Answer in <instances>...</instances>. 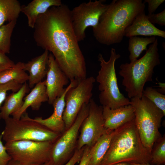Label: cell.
Segmentation results:
<instances>
[{
	"mask_svg": "<svg viewBox=\"0 0 165 165\" xmlns=\"http://www.w3.org/2000/svg\"><path fill=\"white\" fill-rule=\"evenodd\" d=\"M49 54V52L45 50L41 55L24 64V70L29 73L28 81L30 88L41 82L46 75Z\"/></svg>",
	"mask_w": 165,
	"mask_h": 165,
	"instance_id": "ac0fdd59",
	"label": "cell"
},
{
	"mask_svg": "<svg viewBox=\"0 0 165 165\" xmlns=\"http://www.w3.org/2000/svg\"><path fill=\"white\" fill-rule=\"evenodd\" d=\"M15 64L10 60L6 54L0 51V67L5 66L13 67Z\"/></svg>",
	"mask_w": 165,
	"mask_h": 165,
	"instance_id": "836d02e7",
	"label": "cell"
},
{
	"mask_svg": "<svg viewBox=\"0 0 165 165\" xmlns=\"http://www.w3.org/2000/svg\"><path fill=\"white\" fill-rule=\"evenodd\" d=\"M22 84H20L15 81H12L0 84V108L1 105L6 97L7 92L9 90H12L13 92L18 91Z\"/></svg>",
	"mask_w": 165,
	"mask_h": 165,
	"instance_id": "83f0119b",
	"label": "cell"
},
{
	"mask_svg": "<svg viewBox=\"0 0 165 165\" xmlns=\"http://www.w3.org/2000/svg\"><path fill=\"white\" fill-rule=\"evenodd\" d=\"M12 67L10 66H5L0 67V73Z\"/></svg>",
	"mask_w": 165,
	"mask_h": 165,
	"instance_id": "8d00e7d4",
	"label": "cell"
},
{
	"mask_svg": "<svg viewBox=\"0 0 165 165\" xmlns=\"http://www.w3.org/2000/svg\"><path fill=\"white\" fill-rule=\"evenodd\" d=\"M159 84V87L160 88V90L158 91L159 92L164 94H165V83H162L160 82H159L158 83Z\"/></svg>",
	"mask_w": 165,
	"mask_h": 165,
	"instance_id": "d590c367",
	"label": "cell"
},
{
	"mask_svg": "<svg viewBox=\"0 0 165 165\" xmlns=\"http://www.w3.org/2000/svg\"><path fill=\"white\" fill-rule=\"evenodd\" d=\"M24 63L18 62L13 67L0 73V84L15 81L23 84L28 80V75L24 69Z\"/></svg>",
	"mask_w": 165,
	"mask_h": 165,
	"instance_id": "603a6c76",
	"label": "cell"
},
{
	"mask_svg": "<svg viewBox=\"0 0 165 165\" xmlns=\"http://www.w3.org/2000/svg\"><path fill=\"white\" fill-rule=\"evenodd\" d=\"M84 146L79 149H76L70 159L63 165H75L80 161L82 156Z\"/></svg>",
	"mask_w": 165,
	"mask_h": 165,
	"instance_id": "1f68e13d",
	"label": "cell"
},
{
	"mask_svg": "<svg viewBox=\"0 0 165 165\" xmlns=\"http://www.w3.org/2000/svg\"><path fill=\"white\" fill-rule=\"evenodd\" d=\"M29 90L28 84L26 82L22 85L18 91L13 92L7 96L0 108L1 118L5 120L19 110L23 105L24 97Z\"/></svg>",
	"mask_w": 165,
	"mask_h": 165,
	"instance_id": "ffe728a7",
	"label": "cell"
},
{
	"mask_svg": "<svg viewBox=\"0 0 165 165\" xmlns=\"http://www.w3.org/2000/svg\"><path fill=\"white\" fill-rule=\"evenodd\" d=\"M41 165H53L52 163L51 160Z\"/></svg>",
	"mask_w": 165,
	"mask_h": 165,
	"instance_id": "ab89813d",
	"label": "cell"
},
{
	"mask_svg": "<svg viewBox=\"0 0 165 165\" xmlns=\"http://www.w3.org/2000/svg\"><path fill=\"white\" fill-rule=\"evenodd\" d=\"M91 147L84 146L82 156L79 165H89L90 159Z\"/></svg>",
	"mask_w": 165,
	"mask_h": 165,
	"instance_id": "d6a6232c",
	"label": "cell"
},
{
	"mask_svg": "<svg viewBox=\"0 0 165 165\" xmlns=\"http://www.w3.org/2000/svg\"><path fill=\"white\" fill-rule=\"evenodd\" d=\"M33 37L37 45L53 55L74 87L86 77L85 58L72 24L71 10L64 4L39 15Z\"/></svg>",
	"mask_w": 165,
	"mask_h": 165,
	"instance_id": "6da1fadb",
	"label": "cell"
},
{
	"mask_svg": "<svg viewBox=\"0 0 165 165\" xmlns=\"http://www.w3.org/2000/svg\"><path fill=\"white\" fill-rule=\"evenodd\" d=\"M53 143L19 140L6 142L4 146L12 159L25 164L41 165L50 160Z\"/></svg>",
	"mask_w": 165,
	"mask_h": 165,
	"instance_id": "ba28073f",
	"label": "cell"
},
{
	"mask_svg": "<svg viewBox=\"0 0 165 165\" xmlns=\"http://www.w3.org/2000/svg\"><path fill=\"white\" fill-rule=\"evenodd\" d=\"M123 126L113 130H107L91 148L89 165H100L108 149L112 138Z\"/></svg>",
	"mask_w": 165,
	"mask_h": 165,
	"instance_id": "44dd1931",
	"label": "cell"
},
{
	"mask_svg": "<svg viewBox=\"0 0 165 165\" xmlns=\"http://www.w3.org/2000/svg\"><path fill=\"white\" fill-rule=\"evenodd\" d=\"M142 95L148 99L165 115V95L152 87L148 86L143 91Z\"/></svg>",
	"mask_w": 165,
	"mask_h": 165,
	"instance_id": "4316f807",
	"label": "cell"
},
{
	"mask_svg": "<svg viewBox=\"0 0 165 165\" xmlns=\"http://www.w3.org/2000/svg\"><path fill=\"white\" fill-rule=\"evenodd\" d=\"M156 38L155 36L145 38L133 36L130 38L128 49L130 52L129 59L130 62L137 60L143 51L147 50V46L153 43Z\"/></svg>",
	"mask_w": 165,
	"mask_h": 165,
	"instance_id": "cb8c5ba5",
	"label": "cell"
},
{
	"mask_svg": "<svg viewBox=\"0 0 165 165\" xmlns=\"http://www.w3.org/2000/svg\"><path fill=\"white\" fill-rule=\"evenodd\" d=\"M165 1V0H145L143 1L144 3L148 4V15L154 13L158 7Z\"/></svg>",
	"mask_w": 165,
	"mask_h": 165,
	"instance_id": "4dcf8cb0",
	"label": "cell"
},
{
	"mask_svg": "<svg viewBox=\"0 0 165 165\" xmlns=\"http://www.w3.org/2000/svg\"><path fill=\"white\" fill-rule=\"evenodd\" d=\"M120 57L112 48L108 61L105 60L101 54L98 56L101 68L96 80L99 83V101L102 106L112 109L130 105V100L120 92L118 84L115 66L116 61Z\"/></svg>",
	"mask_w": 165,
	"mask_h": 165,
	"instance_id": "8992f818",
	"label": "cell"
},
{
	"mask_svg": "<svg viewBox=\"0 0 165 165\" xmlns=\"http://www.w3.org/2000/svg\"><path fill=\"white\" fill-rule=\"evenodd\" d=\"M2 134H0V165H6L12 159L2 141Z\"/></svg>",
	"mask_w": 165,
	"mask_h": 165,
	"instance_id": "f546056e",
	"label": "cell"
},
{
	"mask_svg": "<svg viewBox=\"0 0 165 165\" xmlns=\"http://www.w3.org/2000/svg\"><path fill=\"white\" fill-rule=\"evenodd\" d=\"M88 115L83 121L80 127L76 149L85 146L92 147L106 131L104 126L103 107L98 105L93 99L89 102Z\"/></svg>",
	"mask_w": 165,
	"mask_h": 165,
	"instance_id": "7c38bea8",
	"label": "cell"
},
{
	"mask_svg": "<svg viewBox=\"0 0 165 165\" xmlns=\"http://www.w3.org/2000/svg\"><path fill=\"white\" fill-rule=\"evenodd\" d=\"M158 44L156 38L142 57L120 65L119 74L123 78L122 84L130 98H141L146 83L152 81L154 68L160 64Z\"/></svg>",
	"mask_w": 165,
	"mask_h": 165,
	"instance_id": "277c9868",
	"label": "cell"
},
{
	"mask_svg": "<svg viewBox=\"0 0 165 165\" xmlns=\"http://www.w3.org/2000/svg\"><path fill=\"white\" fill-rule=\"evenodd\" d=\"M21 6L17 0H0V27L5 22L17 20Z\"/></svg>",
	"mask_w": 165,
	"mask_h": 165,
	"instance_id": "7402d4cb",
	"label": "cell"
},
{
	"mask_svg": "<svg viewBox=\"0 0 165 165\" xmlns=\"http://www.w3.org/2000/svg\"><path fill=\"white\" fill-rule=\"evenodd\" d=\"M95 81L96 79L92 76L87 77L77 86L70 89L66 93L63 116L65 130L73 123L83 105L89 103Z\"/></svg>",
	"mask_w": 165,
	"mask_h": 165,
	"instance_id": "8fae6325",
	"label": "cell"
},
{
	"mask_svg": "<svg viewBox=\"0 0 165 165\" xmlns=\"http://www.w3.org/2000/svg\"><path fill=\"white\" fill-rule=\"evenodd\" d=\"M73 87H74L73 84L70 82L62 94L53 101L52 104L53 112L50 116L45 119L37 117L34 120L54 132L59 134L63 133L65 130L63 117L65 105V96L67 91Z\"/></svg>",
	"mask_w": 165,
	"mask_h": 165,
	"instance_id": "5bb4252c",
	"label": "cell"
},
{
	"mask_svg": "<svg viewBox=\"0 0 165 165\" xmlns=\"http://www.w3.org/2000/svg\"><path fill=\"white\" fill-rule=\"evenodd\" d=\"M105 0H89L84 2L71 10L72 24L78 42L84 40L85 31L89 27L95 28L101 15L108 8Z\"/></svg>",
	"mask_w": 165,
	"mask_h": 165,
	"instance_id": "30bf717a",
	"label": "cell"
},
{
	"mask_svg": "<svg viewBox=\"0 0 165 165\" xmlns=\"http://www.w3.org/2000/svg\"><path fill=\"white\" fill-rule=\"evenodd\" d=\"M145 8L142 0H113L93 28L94 37L99 43L107 46L120 43L126 29Z\"/></svg>",
	"mask_w": 165,
	"mask_h": 165,
	"instance_id": "7a4b0ae2",
	"label": "cell"
},
{
	"mask_svg": "<svg viewBox=\"0 0 165 165\" xmlns=\"http://www.w3.org/2000/svg\"><path fill=\"white\" fill-rule=\"evenodd\" d=\"M139 35L158 36L165 38V31L156 28L149 21L145 11L140 13L126 29L124 36L129 38Z\"/></svg>",
	"mask_w": 165,
	"mask_h": 165,
	"instance_id": "2e32d148",
	"label": "cell"
},
{
	"mask_svg": "<svg viewBox=\"0 0 165 165\" xmlns=\"http://www.w3.org/2000/svg\"><path fill=\"white\" fill-rule=\"evenodd\" d=\"M113 165H132L130 163L127 162H121L115 164Z\"/></svg>",
	"mask_w": 165,
	"mask_h": 165,
	"instance_id": "74e56055",
	"label": "cell"
},
{
	"mask_svg": "<svg viewBox=\"0 0 165 165\" xmlns=\"http://www.w3.org/2000/svg\"><path fill=\"white\" fill-rule=\"evenodd\" d=\"M46 78L45 80L48 102L52 105L64 93L69 79L60 68L51 53L49 54Z\"/></svg>",
	"mask_w": 165,
	"mask_h": 165,
	"instance_id": "4fadbf2b",
	"label": "cell"
},
{
	"mask_svg": "<svg viewBox=\"0 0 165 165\" xmlns=\"http://www.w3.org/2000/svg\"><path fill=\"white\" fill-rule=\"evenodd\" d=\"M151 153L141 141L134 118L123 125L114 135L99 165H113L121 162L150 163Z\"/></svg>",
	"mask_w": 165,
	"mask_h": 165,
	"instance_id": "3957f363",
	"label": "cell"
},
{
	"mask_svg": "<svg viewBox=\"0 0 165 165\" xmlns=\"http://www.w3.org/2000/svg\"><path fill=\"white\" fill-rule=\"evenodd\" d=\"M150 163L154 165L165 164V136L160 137L154 144L151 153Z\"/></svg>",
	"mask_w": 165,
	"mask_h": 165,
	"instance_id": "484cf974",
	"label": "cell"
},
{
	"mask_svg": "<svg viewBox=\"0 0 165 165\" xmlns=\"http://www.w3.org/2000/svg\"><path fill=\"white\" fill-rule=\"evenodd\" d=\"M89 103L83 105L73 123L54 142L50 160L53 165H63L73 155L81 126L88 114Z\"/></svg>",
	"mask_w": 165,
	"mask_h": 165,
	"instance_id": "9c48e42d",
	"label": "cell"
},
{
	"mask_svg": "<svg viewBox=\"0 0 165 165\" xmlns=\"http://www.w3.org/2000/svg\"><path fill=\"white\" fill-rule=\"evenodd\" d=\"M102 107L104 126L107 130H116L134 118V109L131 105L115 109Z\"/></svg>",
	"mask_w": 165,
	"mask_h": 165,
	"instance_id": "9a60e30c",
	"label": "cell"
},
{
	"mask_svg": "<svg viewBox=\"0 0 165 165\" xmlns=\"http://www.w3.org/2000/svg\"><path fill=\"white\" fill-rule=\"evenodd\" d=\"M5 121V127L2 133L6 142L19 140L54 142L61 134L34 120L26 112L20 119L9 117Z\"/></svg>",
	"mask_w": 165,
	"mask_h": 165,
	"instance_id": "52a82bcc",
	"label": "cell"
},
{
	"mask_svg": "<svg viewBox=\"0 0 165 165\" xmlns=\"http://www.w3.org/2000/svg\"><path fill=\"white\" fill-rule=\"evenodd\" d=\"M132 165H152L150 163H131Z\"/></svg>",
	"mask_w": 165,
	"mask_h": 165,
	"instance_id": "f35d334b",
	"label": "cell"
},
{
	"mask_svg": "<svg viewBox=\"0 0 165 165\" xmlns=\"http://www.w3.org/2000/svg\"><path fill=\"white\" fill-rule=\"evenodd\" d=\"M130 100L134 109V121L141 141L151 152L155 142L162 136L159 131L165 115L152 102L142 95Z\"/></svg>",
	"mask_w": 165,
	"mask_h": 165,
	"instance_id": "5b68a950",
	"label": "cell"
},
{
	"mask_svg": "<svg viewBox=\"0 0 165 165\" xmlns=\"http://www.w3.org/2000/svg\"><path fill=\"white\" fill-rule=\"evenodd\" d=\"M149 22L153 24H157L161 26H165V9L156 14L147 15Z\"/></svg>",
	"mask_w": 165,
	"mask_h": 165,
	"instance_id": "f1b7e54d",
	"label": "cell"
},
{
	"mask_svg": "<svg viewBox=\"0 0 165 165\" xmlns=\"http://www.w3.org/2000/svg\"><path fill=\"white\" fill-rule=\"evenodd\" d=\"M6 165H36L34 164H27L22 163L19 161L12 159Z\"/></svg>",
	"mask_w": 165,
	"mask_h": 165,
	"instance_id": "e575fe53",
	"label": "cell"
},
{
	"mask_svg": "<svg viewBox=\"0 0 165 165\" xmlns=\"http://www.w3.org/2000/svg\"><path fill=\"white\" fill-rule=\"evenodd\" d=\"M17 20H14L0 27V51L5 53H10L11 37Z\"/></svg>",
	"mask_w": 165,
	"mask_h": 165,
	"instance_id": "d4e9b609",
	"label": "cell"
},
{
	"mask_svg": "<svg viewBox=\"0 0 165 165\" xmlns=\"http://www.w3.org/2000/svg\"><path fill=\"white\" fill-rule=\"evenodd\" d=\"M24 100L20 108L12 115L13 118L20 119L29 107L33 110H38L42 103L48 101L45 81L36 84L29 94L24 98Z\"/></svg>",
	"mask_w": 165,
	"mask_h": 165,
	"instance_id": "e0dca14e",
	"label": "cell"
},
{
	"mask_svg": "<svg viewBox=\"0 0 165 165\" xmlns=\"http://www.w3.org/2000/svg\"><path fill=\"white\" fill-rule=\"evenodd\" d=\"M62 4L61 0H33L26 6H21V12L27 17L28 26L34 28L39 15L51 7L59 6Z\"/></svg>",
	"mask_w": 165,
	"mask_h": 165,
	"instance_id": "d6986e66",
	"label": "cell"
}]
</instances>
